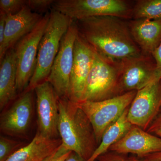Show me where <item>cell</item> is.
I'll return each mask as SVG.
<instances>
[{
	"label": "cell",
	"mask_w": 161,
	"mask_h": 161,
	"mask_svg": "<svg viewBox=\"0 0 161 161\" xmlns=\"http://www.w3.org/2000/svg\"><path fill=\"white\" fill-rule=\"evenodd\" d=\"M124 19L101 16L75 22L78 34L101 57L116 64L144 54Z\"/></svg>",
	"instance_id": "1"
},
{
	"label": "cell",
	"mask_w": 161,
	"mask_h": 161,
	"mask_svg": "<svg viewBox=\"0 0 161 161\" xmlns=\"http://www.w3.org/2000/svg\"><path fill=\"white\" fill-rule=\"evenodd\" d=\"M58 130L62 144L87 161L96 150L92 124L78 103L67 98H58Z\"/></svg>",
	"instance_id": "2"
},
{
	"label": "cell",
	"mask_w": 161,
	"mask_h": 161,
	"mask_svg": "<svg viewBox=\"0 0 161 161\" xmlns=\"http://www.w3.org/2000/svg\"><path fill=\"white\" fill-rule=\"evenodd\" d=\"M73 20L61 13L51 9L49 20L40 40L34 73L27 90L47 80L59 50L60 42Z\"/></svg>",
	"instance_id": "3"
},
{
	"label": "cell",
	"mask_w": 161,
	"mask_h": 161,
	"mask_svg": "<svg viewBox=\"0 0 161 161\" xmlns=\"http://www.w3.org/2000/svg\"><path fill=\"white\" fill-rule=\"evenodd\" d=\"M132 7L124 0H55L52 9L75 21L101 16L132 18Z\"/></svg>",
	"instance_id": "4"
},
{
	"label": "cell",
	"mask_w": 161,
	"mask_h": 161,
	"mask_svg": "<svg viewBox=\"0 0 161 161\" xmlns=\"http://www.w3.org/2000/svg\"><path fill=\"white\" fill-rule=\"evenodd\" d=\"M136 92H126L100 101H86L77 103L92 124L97 144L100 142L105 131L130 108Z\"/></svg>",
	"instance_id": "5"
},
{
	"label": "cell",
	"mask_w": 161,
	"mask_h": 161,
	"mask_svg": "<svg viewBox=\"0 0 161 161\" xmlns=\"http://www.w3.org/2000/svg\"><path fill=\"white\" fill-rule=\"evenodd\" d=\"M119 72V64L106 60L95 52L81 102L100 101L120 95Z\"/></svg>",
	"instance_id": "6"
},
{
	"label": "cell",
	"mask_w": 161,
	"mask_h": 161,
	"mask_svg": "<svg viewBox=\"0 0 161 161\" xmlns=\"http://www.w3.org/2000/svg\"><path fill=\"white\" fill-rule=\"evenodd\" d=\"M50 12L43 15L38 25L14 47L17 59L16 91L25 92L34 73L40 40L49 20Z\"/></svg>",
	"instance_id": "7"
},
{
	"label": "cell",
	"mask_w": 161,
	"mask_h": 161,
	"mask_svg": "<svg viewBox=\"0 0 161 161\" xmlns=\"http://www.w3.org/2000/svg\"><path fill=\"white\" fill-rule=\"evenodd\" d=\"M78 34L75 21L73 22L60 42L47 81L59 98L69 99L70 76L74 60V47Z\"/></svg>",
	"instance_id": "8"
},
{
	"label": "cell",
	"mask_w": 161,
	"mask_h": 161,
	"mask_svg": "<svg viewBox=\"0 0 161 161\" xmlns=\"http://www.w3.org/2000/svg\"><path fill=\"white\" fill-rule=\"evenodd\" d=\"M119 95L145 87L159 78L156 65L151 55L142 54L119 64Z\"/></svg>",
	"instance_id": "9"
},
{
	"label": "cell",
	"mask_w": 161,
	"mask_h": 161,
	"mask_svg": "<svg viewBox=\"0 0 161 161\" xmlns=\"http://www.w3.org/2000/svg\"><path fill=\"white\" fill-rule=\"evenodd\" d=\"M161 108V78L137 91L128 110V119L132 125L146 131Z\"/></svg>",
	"instance_id": "10"
},
{
	"label": "cell",
	"mask_w": 161,
	"mask_h": 161,
	"mask_svg": "<svg viewBox=\"0 0 161 161\" xmlns=\"http://www.w3.org/2000/svg\"><path fill=\"white\" fill-rule=\"evenodd\" d=\"M36 97L38 132L48 138H58V98L54 89L47 80L34 89Z\"/></svg>",
	"instance_id": "11"
},
{
	"label": "cell",
	"mask_w": 161,
	"mask_h": 161,
	"mask_svg": "<svg viewBox=\"0 0 161 161\" xmlns=\"http://www.w3.org/2000/svg\"><path fill=\"white\" fill-rule=\"evenodd\" d=\"M34 90H26L1 114V132L12 136H23L30 127L34 106Z\"/></svg>",
	"instance_id": "12"
},
{
	"label": "cell",
	"mask_w": 161,
	"mask_h": 161,
	"mask_svg": "<svg viewBox=\"0 0 161 161\" xmlns=\"http://www.w3.org/2000/svg\"><path fill=\"white\" fill-rule=\"evenodd\" d=\"M94 55V50L78 34L75 41L74 63L70 76L69 99L73 102L79 103L82 101Z\"/></svg>",
	"instance_id": "13"
},
{
	"label": "cell",
	"mask_w": 161,
	"mask_h": 161,
	"mask_svg": "<svg viewBox=\"0 0 161 161\" xmlns=\"http://www.w3.org/2000/svg\"><path fill=\"white\" fill-rule=\"evenodd\" d=\"M118 153H132L140 157L161 151V137L132 125L125 136L110 147Z\"/></svg>",
	"instance_id": "14"
},
{
	"label": "cell",
	"mask_w": 161,
	"mask_h": 161,
	"mask_svg": "<svg viewBox=\"0 0 161 161\" xmlns=\"http://www.w3.org/2000/svg\"><path fill=\"white\" fill-rule=\"evenodd\" d=\"M43 16L32 11L27 6L17 14L7 16L4 42L0 47V61L7 51L34 29Z\"/></svg>",
	"instance_id": "15"
},
{
	"label": "cell",
	"mask_w": 161,
	"mask_h": 161,
	"mask_svg": "<svg viewBox=\"0 0 161 161\" xmlns=\"http://www.w3.org/2000/svg\"><path fill=\"white\" fill-rule=\"evenodd\" d=\"M128 24L132 38L143 54L152 56L161 43V20L133 19Z\"/></svg>",
	"instance_id": "16"
},
{
	"label": "cell",
	"mask_w": 161,
	"mask_h": 161,
	"mask_svg": "<svg viewBox=\"0 0 161 161\" xmlns=\"http://www.w3.org/2000/svg\"><path fill=\"white\" fill-rule=\"evenodd\" d=\"M62 144L60 138H48L37 132L31 142L20 148L6 161H43Z\"/></svg>",
	"instance_id": "17"
},
{
	"label": "cell",
	"mask_w": 161,
	"mask_h": 161,
	"mask_svg": "<svg viewBox=\"0 0 161 161\" xmlns=\"http://www.w3.org/2000/svg\"><path fill=\"white\" fill-rule=\"evenodd\" d=\"M0 62V109L2 110L17 95V68L14 48L7 51Z\"/></svg>",
	"instance_id": "18"
},
{
	"label": "cell",
	"mask_w": 161,
	"mask_h": 161,
	"mask_svg": "<svg viewBox=\"0 0 161 161\" xmlns=\"http://www.w3.org/2000/svg\"><path fill=\"white\" fill-rule=\"evenodd\" d=\"M129 108L126 110L120 117L105 131L100 142L91 157L86 161H95L109 150L112 145L118 142L129 131L132 126L128 119Z\"/></svg>",
	"instance_id": "19"
},
{
	"label": "cell",
	"mask_w": 161,
	"mask_h": 161,
	"mask_svg": "<svg viewBox=\"0 0 161 161\" xmlns=\"http://www.w3.org/2000/svg\"><path fill=\"white\" fill-rule=\"evenodd\" d=\"M133 19L161 20V0H139L132 7Z\"/></svg>",
	"instance_id": "20"
},
{
	"label": "cell",
	"mask_w": 161,
	"mask_h": 161,
	"mask_svg": "<svg viewBox=\"0 0 161 161\" xmlns=\"http://www.w3.org/2000/svg\"><path fill=\"white\" fill-rule=\"evenodd\" d=\"M19 141L3 136L0 137V161H6L17 150L23 147Z\"/></svg>",
	"instance_id": "21"
},
{
	"label": "cell",
	"mask_w": 161,
	"mask_h": 161,
	"mask_svg": "<svg viewBox=\"0 0 161 161\" xmlns=\"http://www.w3.org/2000/svg\"><path fill=\"white\" fill-rule=\"evenodd\" d=\"M26 6V0H1L0 11L7 16L19 13Z\"/></svg>",
	"instance_id": "22"
},
{
	"label": "cell",
	"mask_w": 161,
	"mask_h": 161,
	"mask_svg": "<svg viewBox=\"0 0 161 161\" xmlns=\"http://www.w3.org/2000/svg\"><path fill=\"white\" fill-rule=\"evenodd\" d=\"M55 0H26V6L32 11L42 14L48 12L47 10L52 8Z\"/></svg>",
	"instance_id": "23"
},
{
	"label": "cell",
	"mask_w": 161,
	"mask_h": 161,
	"mask_svg": "<svg viewBox=\"0 0 161 161\" xmlns=\"http://www.w3.org/2000/svg\"><path fill=\"white\" fill-rule=\"evenodd\" d=\"M72 152L61 144L54 152L43 161H64Z\"/></svg>",
	"instance_id": "24"
},
{
	"label": "cell",
	"mask_w": 161,
	"mask_h": 161,
	"mask_svg": "<svg viewBox=\"0 0 161 161\" xmlns=\"http://www.w3.org/2000/svg\"><path fill=\"white\" fill-rule=\"evenodd\" d=\"M146 131L151 134L161 137V108L158 114Z\"/></svg>",
	"instance_id": "25"
},
{
	"label": "cell",
	"mask_w": 161,
	"mask_h": 161,
	"mask_svg": "<svg viewBox=\"0 0 161 161\" xmlns=\"http://www.w3.org/2000/svg\"><path fill=\"white\" fill-rule=\"evenodd\" d=\"M156 65L157 73L159 78H161V43L152 54Z\"/></svg>",
	"instance_id": "26"
},
{
	"label": "cell",
	"mask_w": 161,
	"mask_h": 161,
	"mask_svg": "<svg viewBox=\"0 0 161 161\" xmlns=\"http://www.w3.org/2000/svg\"><path fill=\"white\" fill-rule=\"evenodd\" d=\"M6 18L7 15L3 12L0 11V47L3 45L4 42Z\"/></svg>",
	"instance_id": "27"
},
{
	"label": "cell",
	"mask_w": 161,
	"mask_h": 161,
	"mask_svg": "<svg viewBox=\"0 0 161 161\" xmlns=\"http://www.w3.org/2000/svg\"><path fill=\"white\" fill-rule=\"evenodd\" d=\"M142 161H161V151L154 153L143 157Z\"/></svg>",
	"instance_id": "28"
},
{
	"label": "cell",
	"mask_w": 161,
	"mask_h": 161,
	"mask_svg": "<svg viewBox=\"0 0 161 161\" xmlns=\"http://www.w3.org/2000/svg\"><path fill=\"white\" fill-rule=\"evenodd\" d=\"M64 161H86L77 153L72 152Z\"/></svg>",
	"instance_id": "29"
},
{
	"label": "cell",
	"mask_w": 161,
	"mask_h": 161,
	"mask_svg": "<svg viewBox=\"0 0 161 161\" xmlns=\"http://www.w3.org/2000/svg\"><path fill=\"white\" fill-rule=\"evenodd\" d=\"M125 161V160L121 158H115L112 159V161Z\"/></svg>",
	"instance_id": "30"
},
{
	"label": "cell",
	"mask_w": 161,
	"mask_h": 161,
	"mask_svg": "<svg viewBox=\"0 0 161 161\" xmlns=\"http://www.w3.org/2000/svg\"><path fill=\"white\" fill-rule=\"evenodd\" d=\"M126 161H142L141 160H140L136 158H131L128 159V160Z\"/></svg>",
	"instance_id": "31"
}]
</instances>
